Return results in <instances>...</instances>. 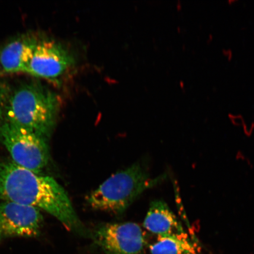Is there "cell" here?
I'll list each match as a JSON object with an SVG mask.
<instances>
[{"label": "cell", "instance_id": "1", "mask_svg": "<svg viewBox=\"0 0 254 254\" xmlns=\"http://www.w3.org/2000/svg\"><path fill=\"white\" fill-rule=\"evenodd\" d=\"M0 199L33 206L55 217L69 231L91 238L79 220L68 193L53 177L17 166L0 163Z\"/></svg>", "mask_w": 254, "mask_h": 254}, {"label": "cell", "instance_id": "2", "mask_svg": "<svg viewBox=\"0 0 254 254\" xmlns=\"http://www.w3.org/2000/svg\"><path fill=\"white\" fill-rule=\"evenodd\" d=\"M62 100L55 91L38 81L11 88L5 121L47 139L56 125Z\"/></svg>", "mask_w": 254, "mask_h": 254}, {"label": "cell", "instance_id": "3", "mask_svg": "<svg viewBox=\"0 0 254 254\" xmlns=\"http://www.w3.org/2000/svg\"><path fill=\"white\" fill-rule=\"evenodd\" d=\"M163 179H151L143 165L135 163L105 181L87 196V202L96 210L122 214L142 192Z\"/></svg>", "mask_w": 254, "mask_h": 254}, {"label": "cell", "instance_id": "4", "mask_svg": "<svg viewBox=\"0 0 254 254\" xmlns=\"http://www.w3.org/2000/svg\"><path fill=\"white\" fill-rule=\"evenodd\" d=\"M0 141L18 166L40 173L49 163L47 139L30 130L4 122L0 126Z\"/></svg>", "mask_w": 254, "mask_h": 254}, {"label": "cell", "instance_id": "5", "mask_svg": "<svg viewBox=\"0 0 254 254\" xmlns=\"http://www.w3.org/2000/svg\"><path fill=\"white\" fill-rule=\"evenodd\" d=\"M91 238L106 254H141L146 245L144 232L134 222L101 224Z\"/></svg>", "mask_w": 254, "mask_h": 254}, {"label": "cell", "instance_id": "6", "mask_svg": "<svg viewBox=\"0 0 254 254\" xmlns=\"http://www.w3.org/2000/svg\"><path fill=\"white\" fill-rule=\"evenodd\" d=\"M75 64V57L67 48L55 40L40 39L26 73L56 81Z\"/></svg>", "mask_w": 254, "mask_h": 254}, {"label": "cell", "instance_id": "7", "mask_svg": "<svg viewBox=\"0 0 254 254\" xmlns=\"http://www.w3.org/2000/svg\"><path fill=\"white\" fill-rule=\"evenodd\" d=\"M43 222L39 209L12 201L0 203V240L39 236Z\"/></svg>", "mask_w": 254, "mask_h": 254}, {"label": "cell", "instance_id": "8", "mask_svg": "<svg viewBox=\"0 0 254 254\" xmlns=\"http://www.w3.org/2000/svg\"><path fill=\"white\" fill-rule=\"evenodd\" d=\"M40 38L27 34L16 38L0 51V66L5 73H26Z\"/></svg>", "mask_w": 254, "mask_h": 254}, {"label": "cell", "instance_id": "9", "mask_svg": "<svg viewBox=\"0 0 254 254\" xmlns=\"http://www.w3.org/2000/svg\"><path fill=\"white\" fill-rule=\"evenodd\" d=\"M143 226L158 237L182 233V225L167 203L162 200H155L151 203Z\"/></svg>", "mask_w": 254, "mask_h": 254}, {"label": "cell", "instance_id": "10", "mask_svg": "<svg viewBox=\"0 0 254 254\" xmlns=\"http://www.w3.org/2000/svg\"><path fill=\"white\" fill-rule=\"evenodd\" d=\"M199 244L185 231L183 233L158 237L150 246L151 254H198Z\"/></svg>", "mask_w": 254, "mask_h": 254}, {"label": "cell", "instance_id": "11", "mask_svg": "<svg viewBox=\"0 0 254 254\" xmlns=\"http://www.w3.org/2000/svg\"><path fill=\"white\" fill-rule=\"evenodd\" d=\"M10 90L11 87L0 76V126L5 121V107Z\"/></svg>", "mask_w": 254, "mask_h": 254}, {"label": "cell", "instance_id": "12", "mask_svg": "<svg viewBox=\"0 0 254 254\" xmlns=\"http://www.w3.org/2000/svg\"><path fill=\"white\" fill-rule=\"evenodd\" d=\"M222 55L226 57L228 62H231L233 57V53L230 49H224L222 50Z\"/></svg>", "mask_w": 254, "mask_h": 254}, {"label": "cell", "instance_id": "13", "mask_svg": "<svg viewBox=\"0 0 254 254\" xmlns=\"http://www.w3.org/2000/svg\"><path fill=\"white\" fill-rule=\"evenodd\" d=\"M212 40H213V36L211 34H209L208 36V39L207 41H206V43L208 44H210L212 42Z\"/></svg>", "mask_w": 254, "mask_h": 254}, {"label": "cell", "instance_id": "14", "mask_svg": "<svg viewBox=\"0 0 254 254\" xmlns=\"http://www.w3.org/2000/svg\"><path fill=\"white\" fill-rule=\"evenodd\" d=\"M237 1V0H228V4L231 5L232 4H233V3H234V2H236Z\"/></svg>", "mask_w": 254, "mask_h": 254}]
</instances>
